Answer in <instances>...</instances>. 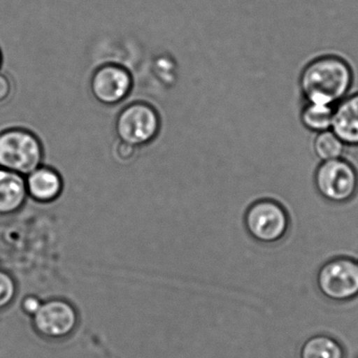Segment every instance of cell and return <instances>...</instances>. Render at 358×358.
I'll use <instances>...</instances> for the list:
<instances>
[{"label":"cell","instance_id":"1","mask_svg":"<svg viewBox=\"0 0 358 358\" xmlns=\"http://www.w3.org/2000/svg\"><path fill=\"white\" fill-rule=\"evenodd\" d=\"M353 73L347 62L324 56L308 64L299 76V89L310 103L335 106L347 97Z\"/></svg>","mask_w":358,"mask_h":358},{"label":"cell","instance_id":"2","mask_svg":"<svg viewBox=\"0 0 358 358\" xmlns=\"http://www.w3.org/2000/svg\"><path fill=\"white\" fill-rule=\"evenodd\" d=\"M43 148L38 138L24 129L0 133V169L28 176L41 166Z\"/></svg>","mask_w":358,"mask_h":358},{"label":"cell","instance_id":"3","mask_svg":"<svg viewBox=\"0 0 358 358\" xmlns=\"http://www.w3.org/2000/svg\"><path fill=\"white\" fill-rule=\"evenodd\" d=\"M314 184L318 194L329 202L345 203L357 192L358 173L347 160L324 161L316 169Z\"/></svg>","mask_w":358,"mask_h":358},{"label":"cell","instance_id":"4","mask_svg":"<svg viewBox=\"0 0 358 358\" xmlns=\"http://www.w3.org/2000/svg\"><path fill=\"white\" fill-rule=\"evenodd\" d=\"M160 118L150 104L136 102L123 108L116 121V133L120 141L139 148L158 136Z\"/></svg>","mask_w":358,"mask_h":358},{"label":"cell","instance_id":"5","mask_svg":"<svg viewBox=\"0 0 358 358\" xmlns=\"http://www.w3.org/2000/svg\"><path fill=\"white\" fill-rule=\"evenodd\" d=\"M318 290L326 299L348 301L358 296V263L347 257L324 264L316 276Z\"/></svg>","mask_w":358,"mask_h":358},{"label":"cell","instance_id":"6","mask_svg":"<svg viewBox=\"0 0 358 358\" xmlns=\"http://www.w3.org/2000/svg\"><path fill=\"white\" fill-rule=\"evenodd\" d=\"M245 225L255 240L272 244L286 236L289 227L288 215L275 201H257L247 210Z\"/></svg>","mask_w":358,"mask_h":358},{"label":"cell","instance_id":"7","mask_svg":"<svg viewBox=\"0 0 358 358\" xmlns=\"http://www.w3.org/2000/svg\"><path fill=\"white\" fill-rule=\"evenodd\" d=\"M33 324L39 334L52 339L64 338L76 329V309L64 299H56L43 303L33 316Z\"/></svg>","mask_w":358,"mask_h":358},{"label":"cell","instance_id":"8","mask_svg":"<svg viewBox=\"0 0 358 358\" xmlns=\"http://www.w3.org/2000/svg\"><path fill=\"white\" fill-rule=\"evenodd\" d=\"M131 85L133 80L127 70L116 64H106L94 73L91 90L97 101L110 106L120 103L129 96Z\"/></svg>","mask_w":358,"mask_h":358},{"label":"cell","instance_id":"9","mask_svg":"<svg viewBox=\"0 0 358 358\" xmlns=\"http://www.w3.org/2000/svg\"><path fill=\"white\" fill-rule=\"evenodd\" d=\"M331 129L345 145L358 146V93L334 106Z\"/></svg>","mask_w":358,"mask_h":358},{"label":"cell","instance_id":"10","mask_svg":"<svg viewBox=\"0 0 358 358\" xmlns=\"http://www.w3.org/2000/svg\"><path fill=\"white\" fill-rule=\"evenodd\" d=\"M26 183L28 196L41 203L53 202L62 194L64 188L59 173L47 166H39L29 173Z\"/></svg>","mask_w":358,"mask_h":358},{"label":"cell","instance_id":"11","mask_svg":"<svg viewBox=\"0 0 358 358\" xmlns=\"http://www.w3.org/2000/svg\"><path fill=\"white\" fill-rule=\"evenodd\" d=\"M28 198L24 176L0 169V215L17 213Z\"/></svg>","mask_w":358,"mask_h":358},{"label":"cell","instance_id":"12","mask_svg":"<svg viewBox=\"0 0 358 358\" xmlns=\"http://www.w3.org/2000/svg\"><path fill=\"white\" fill-rule=\"evenodd\" d=\"M299 358H345V352L336 339L318 334L310 337L301 345Z\"/></svg>","mask_w":358,"mask_h":358},{"label":"cell","instance_id":"13","mask_svg":"<svg viewBox=\"0 0 358 358\" xmlns=\"http://www.w3.org/2000/svg\"><path fill=\"white\" fill-rule=\"evenodd\" d=\"M333 110L334 106L307 102L301 108L299 121L311 133L318 134L329 131L332 127Z\"/></svg>","mask_w":358,"mask_h":358},{"label":"cell","instance_id":"14","mask_svg":"<svg viewBox=\"0 0 358 358\" xmlns=\"http://www.w3.org/2000/svg\"><path fill=\"white\" fill-rule=\"evenodd\" d=\"M314 154L322 161L341 159L345 150V144L330 129L318 133L313 141Z\"/></svg>","mask_w":358,"mask_h":358},{"label":"cell","instance_id":"15","mask_svg":"<svg viewBox=\"0 0 358 358\" xmlns=\"http://www.w3.org/2000/svg\"><path fill=\"white\" fill-rule=\"evenodd\" d=\"M17 285L9 272L0 269V310L5 309L15 299Z\"/></svg>","mask_w":358,"mask_h":358},{"label":"cell","instance_id":"16","mask_svg":"<svg viewBox=\"0 0 358 358\" xmlns=\"http://www.w3.org/2000/svg\"><path fill=\"white\" fill-rule=\"evenodd\" d=\"M136 152H137L136 146L131 145L127 142L119 141L116 148H115V156L122 162H127L136 156Z\"/></svg>","mask_w":358,"mask_h":358},{"label":"cell","instance_id":"17","mask_svg":"<svg viewBox=\"0 0 358 358\" xmlns=\"http://www.w3.org/2000/svg\"><path fill=\"white\" fill-rule=\"evenodd\" d=\"M41 305H43V301L36 295H28L22 301V308L27 315L32 316L33 317L38 312V310L41 309Z\"/></svg>","mask_w":358,"mask_h":358},{"label":"cell","instance_id":"18","mask_svg":"<svg viewBox=\"0 0 358 358\" xmlns=\"http://www.w3.org/2000/svg\"><path fill=\"white\" fill-rule=\"evenodd\" d=\"M12 94V85L10 79L0 73V104L5 103Z\"/></svg>","mask_w":358,"mask_h":358},{"label":"cell","instance_id":"19","mask_svg":"<svg viewBox=\"0 0 358 358\" xmlns=\"http://www.w3.org/2000/svg\"><path fill=\"white\" fill-rule=\"evenodd\" d=\"M1 64H3V56H1V52H0V68H1Z\"/></svg>","mask_w":358,"mask_h":358}]
</instances>
